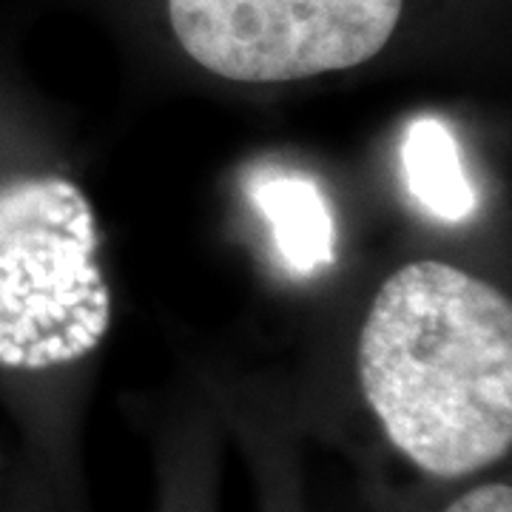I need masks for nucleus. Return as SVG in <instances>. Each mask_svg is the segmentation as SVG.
Returning <instances> with one entry per match:
<instances>
[{
  "mask_svg": "<svg viewBox=\"0 0 512 512\" xmlns=\"http://www.w3.org/2000/svg\"><path fill=\"white\" fill-rule=\"evenodd\" d=\"M109 322L86 194L63 177L0 185V365L77 362L100 345Z\"/></svg>",
  "mask_w": 512,
  "mask_h": 512,
  "instance_id": "f03ea898",
  "label": "nucleus"
},
{
  "mask_svg": "<svg viewBox=\"0 0 512 512\" xmlns=\"http://www.w3.org/2000/svg\"><path fill=\"white\" fill-rule=\"evenodd\" d=\"M402 168L407 191L433 217L461 222L476 214V188L464 171L456 134L439 117L410 123L402 143Z\"/></svg>",
  "mask_w": 512,
  "mask_h": 512,
  "instance_id": "39448f33",
  "label": "nucleus"
},
{
  "mask_svg": "<svg viewBox=\"0 0 512 512\" xmlns=\"http://www.w3.org/2000/svg\"><path fill=\"white\" fill-rule=\"evenodd\" d=\"M259 217L271 225L282 265L296 276H311L336 259V222L325 191L305 174L271 171L248 188Z\"/></svg>",
  "mask_w": 512,
  "mask_h": 512,
  "instance_id": "20e7f679",
  "label": "nucleus"
},
{
  "mask_svg": "<svg viewBox=\"0 0 512 512\" xmlns=\"http://www.w3.org/2000/svg\"><path fill=\"white\" fill-rule=\"evenodd\" d=\"M444 512H512L510 484H484L456 498Z\"/></svg>",
  "mask_w": 512,
  "mask_h": 512,
  "instance_id": "423d86ee",
  "label": "nucleus"
},
{
  "mask_svg": "<svg viewBox=\"0 0 512 512\" xmlns=\"http://www.w3.org/2000/svg\"><path fill=\"white\" fill-rule=\"evenodd\" d=\"M359 382L390 444L436 478L473 476L510 453L512 308L447 262L384 282L359 336Z\"/></svg>",
  "mask_w": 512,
  "mask_h": 512,
  "instance_id": "f257e3e1",
  "label": "nucleus"
},
{
  "mask_svg": "<svg viewBox=\"0 0 512 512\" xmlns=\"http://www.w3.org/2000/svg\"><path fill=\"white\" fill-rule=\"evenodd\" d=\"M404 0H168L171 29L202 69L285 83L376 57Z\"/></svg>",
  "mask_w": 512,
  "mask_h": 512,
  "instance_id": "7ed1b4c3",
  "label": "nucleus"
}]
</instances>
